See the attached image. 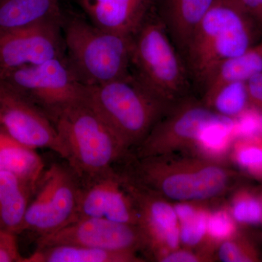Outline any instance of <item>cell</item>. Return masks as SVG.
Segmentation results:
<instances>
[{
    "instance_id": "obj_1",
    "label": "cell",
    "mask_w": 262,
    "mask_h": 262,
    "mask_svg": "<svg viewBox=\"0 0 262 262\" xmlns=\"http://www.w3.org/2000/svg\"><path fill=\"white\" fill-rule=\"evenodd\" d=\"M262 40V27L237 0H215L182 58L193 89L203 91L217 69Z\"/></svg>"
},
{
    "instance_id": "obj_2",
    "label": "cell",
    "mask_w": 262,
    "mask_h": 262,
    "mask_svg": "<svg viewBox=\"0 0 262 262\" xmlns=\"http://www.w3.org/2000/svg\"><path fill=\"white\" fill-rule=\"evenodd\" d=\"M51 121L64 147L66 163L81 182L128 158L130 150L84 100L63 108Z\"/></svg>"
},
{
    "instance_id": "obj_3",
    "label": "cell",
    "mask_w": 262,
    "mask_h": 262,
    "mask_svg": "<svg viewBox=\"0 0 262 262\" xmlns=\"http://www.w3.org/2000/svg\"><path fill=\"white\" fill-rule=\"evenodd\" d=\"M67 64L81 84L94 86L131 75L133 36L96 27L77 15H63Z\"/></svg>"
},
{
    "instance_id": "obj_4",
    "label": "cell",
    "mask_w": 262,
    "mask_h": 262,
    "mask_svg": "<svg viewBox=\"0 0 262 262\" xmlns=\"http://www.w3.org/2000/svg\"><path fill=\"white\" fill-rule=\"evenodd\" d=\"M131 74L168 106L189 96L193 89L182 55L155 9L133 35Z\"/></svg>"
},
{
    "instance_id": "obj_5",
    "label": "cell",
    "mask_w": 262,
    "mask_h": 262,
    "mask_svg": "<svg viewBox=\"0 0 262 262\" xmlns=\"http://www.w3.org/2000/svg\"><path fill=\"white\" fill-rule=\"evenodd\" d=\"M125 173L139 185L171 201H205L223 194L229 181L226 169L206 158L170 160L161 156L131 158Z\"/></svg>"
},
{
    "instance_id": "obj_6",
    "label": "cell",
    "mask_w": 262,
    "mask_h": 262,
    "mask_svg": "<svg viewBox=\"0 0 262 262\" xmlns=\"http://www.w3.org/2000/svg\"><path fill=\"white\" fill-rule=\"evenodd\" d=\"M84 100L129 150L139 146L171 107L155 97L132 74L126 78L85 86Z\"/></svg>"
},
{
    "instance_id": "obj_7",
    "label": "cell",
    "mask_w": 262,
    "mask_h": 262,
    "mask_svg": "<svg viewBox=\"0 0 262 262\" xmlns=\"http://www.w3.org/2000/svg\"><path fill=\"white\" fill-rule=\"evenodd\" d=\"M81 190L80 179L67 163L45 169L29 203L23 231L46 235L77 220Z\"/></svg>"
},
{
    "instance_id": "obj_8",
    "label": "cell",
    "mask_w": 262,
    "mask_h": 262,
    "mask_svg": "<svg viewBox=\"0 0 262 262\" xmlns=\"http://www.w3.org/2000/svg\"><path fill=\"white\" fill-rule=\"evenodd\" d=\"M0 80L37 105L51 120L84 98L85 86L77 80L66 58L24 66L0 76Z\"/></svg>"
},
{
    "instance_id": "obj_9",
    "label": "cell",
    "mask_w": 262,
    "mask_h": 262,
    "mask_svg": "<svg viewBox=\"0 0 262 262\" xmlns=\"http://www.w3.org/2000/svg\"><path fill=\"white\" fill-rule=\"evenodd\" d=\"M230 119L215 113L203 101L188 96L169 108L136 146V158L166 155L182 147H194L206 127Z\"/></svg>"
},
{
    "instance_id": "obj_10",
    "label": "cell",
    "mask_w": 262,
    "mask_h": 262,
    "mask_svg": "<svg viewBox=\"0 0 262 262\" xmlns=\"http://www.w3.org/2000/svg\"><path fill=\"white\" fill-rule=\"evenodd\" d=\"M0 127L32 149H49L65 159L66 151L47 114L0 80Z\"/></svg>"
},
{
    "instance_id": "obj_11",
    "label": "cell",
    "mask_w": 262,
    "mask_h": 262,
    "mask_svg": "<svg viewBox=\"0 0 262 262\" xmlns=\"http://www.w3.org/2000/svg\"><path fill=\"white\" fill-rule=\"evenodd\" d=\"M63 15L0 34V76L24 66L65 58Z\"/></svg>"
},
{
    "instance_id": "obj_12",
    "label": "cell",
    "mask_w": 262,
    "mask_h": 262,
    "mask_svg": "<svg viewBox=\"0 0 262 262\" xmlns=\"http://www.w3.org/2000/svg\"><path fill=\"white\" fill-rule=\"evenodd\" d=\"M37 248L72 245L136 253L147 249L144 232L137 225L103 219H81L59 230L37 239Z\"/></svg>"
},
{
    "instance_id": "obj_13",
    "label": "cell",
    "mask_w": 262,
    "mask_h": 262,
    "mask_svg": "<svg viewBox=\"0 0 262 262\" xmlns=\"http://www.w3.org/2000/svg\"><path fill=\"white\" fill-rule=\"evenodd\" d=\"M86 218L139 226V213L122 173L113 169L81 182L76 221Z\"/></svg>"
},
{
    "instance_id": "obj_14",
    "label": "cell",
    "mask_w": 262,
    "mask_h": 262,
    "mask_svg": "<svg viewBox=\"0 0 262 262\" xmlns=\"http://www.w3.org/2000/svg\"><path fill=\"white\" fill-rule=\"evenodd\" d=\"M78 3L96 27L133 36L154 11L156 0H78Z\"/></svg>"
},
{
    "instance_id": "obj_15",
    "label": "cell",
    "mask_w": 262,
    "mask_h": 262,
    "mask_svg": "<svg viewBox=\"0 0 262 262\" xmlns=\"http://www.w3.org/2000/svg\"><path fill=\"white\" fill-rule=\"evenodd\" d=\"M215 0H156L155 13L180 54Z\"/></svg>"
},
{
    "instance_id": "obj_16",
    "label": "cell",
    "mask_w": 262,
    "mask_h": 262,
    "mask_svg": "<svg viewBox=\"0 0 262 262\" xmlns=\"http://www.w3.org/2000/svg\"><path fill=\"white\" fill-rule=\"evenodd\" d=\"M36 187L11 172L0 171V229L23 232L26 213Z\"/></svg>"
},
{
    "instance_id": "obj_17",
    "label": "cell",
    "mask_w": 262,
    "mask_h": 262,
    "mask_svg": "<svg viewBox=\"0 0 262 262\" xmlns=\"http://www.w3.org/2000/svg\"><path fill=\"white\" fill-rule=\"evenodd\" d=\"M62 0H0V34L62 15Z\"/></svg>"
},
{
    "instance_id": "obj_18",
    "label": "cell",
    "mask_w": 262,
    "mask_h": 262,
    "mask_svg": "<svg viewBox=\"0 0 262 262\" xmlns=\"http://www.w3.org/2000/svg\"><path fill=\"white\" fill-rule=\"evenodd\" d=\"M45 169L36 149L20 144L0 127V171L11 172L36 187Z\"/></svg>"
},
{
    "instance_id": "obj_19",
    "label": "cell",
    "mask_w": 262,
    "mask_h": 262,
    "mask_svg": "<svg viewBox=\"0 0 262 262\" xmlns=\"http://www.w3.org/2000/svg\"><path fill=\"white\" fill-rule=\"evenodd\" d=\"M136 253L108 251L101 248L58 245L37 248L24 262H139Z\"/></svg>"
},
{
    "instance_id": "obj_20",
    "label": "cell",
    "mask_w": 262,
    "mask_h": 262,
    "mask_svg": "<svg viewBox=\"0 0 262 262\" xmlns=\"http://www.w3.org/2000/svg\"><path fill=\"white\" fill-rule=\"evenodd\" d=\"M262 72V40L239 56L220 66L208 81L202 95L211 92L222 84L247 82Z\"/></svg>"
},
{
    "instance_id": "obj_21",
    "label": "cell",
    "mask_w": 262,
    "mask_h": 262,
    "mask_svg": "<svg viewBox=\"0 0 262 262\" xmlns=\"http://www.w3.org/2000/svg\"><path fill=\"white\" fill-rule=\"evenodd\" d=\"M202 101L215 113L234 120L250 106L247 84L233 82L222 84L203 94Z\"/></svg>"
},
{
    "instance_id": "obj_22",
    "label": "cell",
    "mask_w": 262,
    "mask_h": 262,
    "mask_svg": "<svg viewBox=\"0 0 262 262\" xmlns=\"http://www.w3.org/2000/svg\"><path fill=\"white\" fill-rule=\"evenodd\" d=\"M234 125L235 120L230 119L210 125L201 133L194 147L206 159H220L226 154L233 140Z\"/></svg>"
},
{
    "instance_id": "obj_23",
    "label": "cell",
    "mask_w": 262,
    "mask_h": 262,
    "mask_svg": "<svg viewBox=\"0 0 262 262\" xmlns=\"http://www.w3.org/2000/svg\"><path fill=\"white\" fill-rule=\"evenodd\" d=\"M235 147L234 160L239 166L251 172H262V139L259 136L239 139Z\"/></svg>"
},
{
    "instance_id": "obj_24",
    "label": "cell",
    "mask_w": 262,
    "mask_h": 262,
    "mask_svg": "<svg viewBox=\"0 0 262 262\" xmlns=\"http://www.w3.org/2000/svg\"><path fill=\"white\" fill-rule=\"evenodd\" d=\"M236 232V226L232 214L221 209L208 215L206 237L214 244L232 238Z\"/></svg>"
},
{
    "instance_id": "obj_25",
    "label": "cell",
    "mask_w": 262,
    "mask_h": 262,
    "mask_svg": "<svg viewBox=\"0 0 262 262\" xmlns=\"http://www.w3.org/2000/svg\"><path fill=\"white\" fill-rule=\"evenodd\" d=\"M231 214L239 223L256 225L262 222V201L248 194L237 196L232 204Z\"/></svg>"
},
{
    "instance_id": "obj_26",
    "label": "cell",
    "mask_w": 262,
    "mask_h": 262,
    "mask_svg": "<svg viewBox=\"0 0 262 262\" xmlns=\"http://www.w3.org/2000/svg\"><path fill=\"white\" fill-rule=\"evenodd\" d=\"M208 213L200 208L195 214L179 222L181 243L187 247H194L204 241L206 235Z\"/></svg>"
},
{
    "instance_id": "obj_27",
    "label": "cell",
    "mask_w": 262,
    "mask_h": 262,
    "mask_svg": "<svg viewBox=\"0 0 262 262\" xmlns=\"http://www.w3.org/2000/svg\"><path fill=\"white\" fill-rule=\"evenodd\" d=\"M235 120L234 138L250 139L259 136L262 130V116L255 110H246Z\"/></svg>"
},
{
    "instance_id": "obj_28",
    "label": "cell",
    "mask_w": 262,
    "mask_h": 262,
    "mask_svg": "<svg viewBox=\"0 0 262 262\" xmlns=\"http://www.w3.org/2000/svg\"><path fill=\"white\" fill-rule=\"evenodd\" d=\"M219 258L225 262L253 261V256L239 241L232 238L221 243L218 249Z\"/></svg>"
},
{
    "instance_id": "obj_29",
    "label": "cell",
    "mask_w": 262,
    "mask_h": 262,
    "mask_svg": "<svg viewBox=\"0 0 262 262\" xmlns=\"http://www.w3.org/2000/svg\"><path fill=\"white\" fill-rule=\"evenodd\" d=\"M19 253L15 234L0 229V262L23 261Z\"/></svg>"
},
{
    "instance_id": "obj_30",
    "label": "cell",
    "mask_w": 262,
    "mask_h": 262,
    "mask_svg": "<svg viewBox=\"0 0 262 262\" xmlns=\"http://www.w3.org/2000/svg\"><path fill=\"white\" fill-rule=\"evenodd\" d=\"M250 106L262 113V72L246 82Z\"/></svg>"
},
{
    "instance_id": "obj_31",
    "label": "cell",
    "mask_w": 262,
    "mask_h": 262,
    "mask_svg": "<svg viewBox=\"0 0 262 262\" xmlns=\"http://www.w3.org/2000/svg\"><path fill=\"white\" fill-rule=\"evenodd\" d=\"M204 256L188 250L177 249L161 255L157 259L163 262H198L204 261Z\"/></svg>"
},
{
    "instance_id": "obj_32",
    "label": "cell",
    "mask_w": 262,
    "mask_h": 262,
    "mask_svg": "<svg viewBox=\"0 0 262 262\" xmlns=\"http://www.w3.org/2000/svg\"><path fill=\"white\" fill-rule=\"evenodd\" d=\"M254 17L262 27V0H237Z\"/></svg>"
},
{
    "instance_id": "obj_33",
    "label": "cell",
    "mask_w": 262,
    "mask_h": 262,
    "mask_svg": "<svg viewBox=\"0 0 262 262\" xmlns=\"http://www.w3.org/2000/svg\"><path fill=\"white\" fill-rule=\"evenodd\" d=\"M261 133H262V130H261Z\"/></svg>"
}]
</instances>
